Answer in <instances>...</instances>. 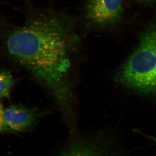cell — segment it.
Segmentation results:
<instances>
[{"instance_id":"obj_1","label":"cell","mask_w":156,"mask_h":156,"mask_svg":"<svg viewBox=\"0 0 156 156\" xmlns=\"http://www.w3.org/2000/svg\"><path fill=\"white\" fill-rule=\"evenodd\" d=\"M79 42L69 17L40 13L11 30L5 45L10 56L51 90L66 110L70 108L72 55Z\"/></svg>"},{"instance_id":"obj_2","label":"cell","mask_w":156,"mask_h":156,"mask_svg":"<svg viewBox=\"0 0 156 156\" xmlns=\"http://www.w3.org/2000/svg\"><path fill=\"white\" fill-rule=\"evenodd\" d=\"M115 80L142 95L156 97V21L140 34L137 46L118 69Z\"/></svg>"},{"instance_id":"obj_3","label":"cell","mask_w":156,"mask_h":156,"mask_svg":"<svg viewBox=\"0 0 156 156\" xmlns=\"http://www.w3.org/2000/svg\"><path fill=\"white\" fill-rule=\"evenodd\" d=\"M123 15L122 0H88L86 5L87 22L96 27L114 24Z\"/></svg>"},{"instance_id":"obj_4","label":"cell","mask_w":156,"mask_h":156,"mask_svg":"<svg viewBox=\"0 0 156 156\" xmlns=\"http://www.w3.org/2000/svg\"><path fill=\"white\" fill-rule=\"evenodd\" d=\"M1 132H23L31 128L38 118L35 109L21 104L11 105L5 108L2 104L0 110Z\"/></svg>"},{"instance_id":"obj_5","label":"cell","mask_w":156,"mask_h":156,"mask_svg":"<svg viewBox=\"0 0 156 156\" xmlns=\"http://www.w3.org/2000/svg\"><path fill=\"white\" fill-rule=\"evenodd\" d=\"M59 156H107L94 144L79 142L73 144Z\"/></svg>"},{"instance_id":"obj_6","label":"cell","mask_w":156,"mask_h":156,"mask_svg":"<svg viewBox=\"0 0 156 156\" xmlns=\"http://www.w3.org/2000/svg\"><path fill=\"white\" fill-rule=\"evenodd\" d=\"M0 84V97L1 99L9 98L14 84V80L11 72L8 69H1Z\"/></svg>"},{"instance_id":"obj_7","label":"cell","mask_w":156,"mask_h":156,"mask_svg":"<svg viewBox=\"0 0 156 156\" xmlns=\"http://www.w3.org/2000/svg\"><path fill=\"white\" fill-rule=\"evenodd\" d=\"M143 134V135H144L145 136H146L148 138H149L151 140L153 141L154 142L155 144L156 145V137H154V136H151L150 135H146V134Z\"/></svg>"},{"instance_id":"obj_8","label":"cell","mask_w":156,"mask_h":156,"mask_svg":"<svg viewBox=\"0 0 156 156\" xmlns=\"http://www.w3.org/2000/svg\"><path fill=\"white\" fill-rule=\"evenodd\" d=\"M139 1H153V0H139Z\"/></svg>"}]
</instances>
